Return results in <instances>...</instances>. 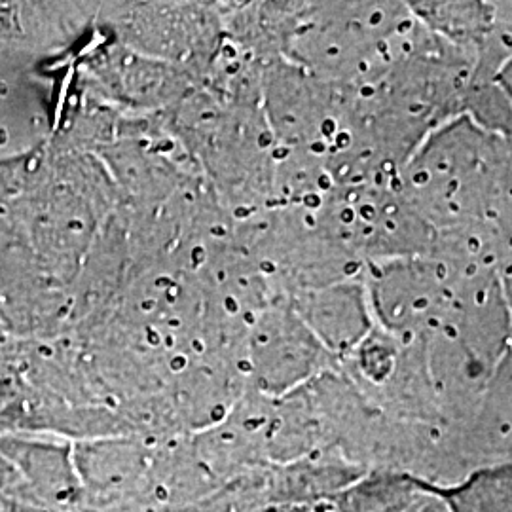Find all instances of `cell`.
Instances as JSON below:
<instances>
[{"label": "cell", "mask_w": 512, "mask_h": 512, "mask_svg": "<svg viewBox=\"0 0 512 512\" xmlns=\"http://www.w3.org/2000/svg\"><path fill=\"white\" fill-rule=\"evenodd\" d=\"M440 494L450 512H512V463L480 469L463 484Z\"/></svg>", "instance_id": "obj_1"}]
</instances>
